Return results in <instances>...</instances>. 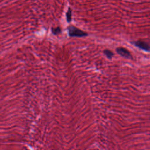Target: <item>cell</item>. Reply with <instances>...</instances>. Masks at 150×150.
Instances as JSON below:
<instances>
[{
  "instance_id": "cell-1",
  "label": "cell",
  "mask_w": 150,
  "mask_h": 150,
  "mask_svg": "<svg viewBox=\"0 0 150 150\" xmlns=\"http://www.w3.org/2000/svg\"><path fill=\"white\" fill-rule=\"evenodd\" d=\"M68 33L70 37H84L88 35L87 33L84 32L75 26L68 27Z\"/></svg>"
},
{
  "instance_id": "cell-2",
  "label": "cell",
  "mask_w": 150,
  "mask_h": 150,
  "mask_svg": "<svg viewBox=\"0 0 150 150\" xmlns=\"http://www.w3.org/2000/svg\"><path fill=\"white\" fill-rule=\"evenodd\" d=\"M116 52L118 54H120V56H121L123 57H125L127 59H131L132 58V56H131L130 52L128 49H127L123 47H117L116 49Z\"/></svg>"
},
{
  "instance_id": "cell-3",
  "label": "cell",
  "mask_w": 150,
  "mask_h": 150,
  "mask_svg": "<svg viewBox=\"0 0 150 150\" xmlns=\"http://www.w3.org/2000/svg\"><path fill=\"white\" fill-rule=\"evenodd\" d=\"M135 46L138 47V48L145 50L146 52L149 51V46L148 43H147L146 42L142 41V40H137L135 42H132Z\"/></svg>"
},
{
  "instance_id": "cell-4",
  "label": "cell",
  "mask_w": 150,
  "mask_h": 150,
  "mask_svg": "<svg viewBox=\"0 0 150 150\" xmlns=\"http://www.w3.org/2000/svg\"><path fill=\"white\" fill-rule=\"evenodd\" d=\"M104 54L105 55V56L108 59H111L112 56H114V53L108 49H105L103 51Z\"/></svg>"
},
{
  "instance_id": "cell-5",
  "label": "cell",
  "mask_w": 150,
  "mask_h": 150,
  "mask_svg": "<svg viewBox=\"0 0 150 150\" xmlns=\"http://www.w3.org/2000/svg\"><path fill=\"white\" fill-rule=\"evenodd\" d=\"M52 32L54 35H59L61 33V29L59 27L56 28H52Z\"/></svg>"
}]
</instances>
